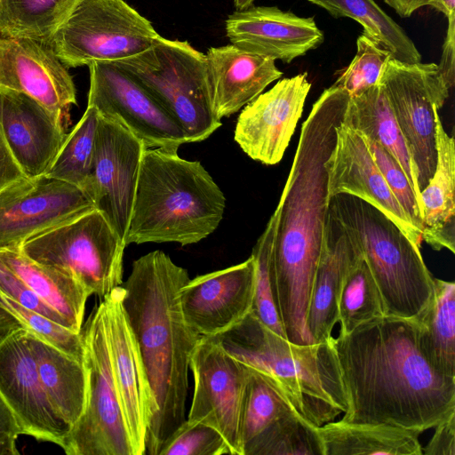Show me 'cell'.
I'll use <instances>...</instances> for the list:
<instances>
[{
    "mask_svg": "<svg viewBox=\"0 0 455 455\" xmlns=\"http://www.w3.org/2000/svg\"><path fill=\"white\" fill-rule=\"evenodd\" d=\"M331 345L347 402L341 421L422 433L455 411V378L424 356L414 319L374 318Z\"/></svg>",
    "mask_w": 455,
    "mask_h": 455,
    "instance_id": "obj_1",
    "label": "cell"
},
{
    "mask_svg": "<svg viewBox=\"0 0 455 455\" xmlns=\"http://www.w3.org/2000/svg\"><path fill=\"white\" fill-rule=\"evenodd\" d=\"M348 100L346 92L331 85L314 103L274 212L275 299L286 339L299 345L313 344L306 318L328 210L327 161Z\"/></svg>",
    "mask_w": 455,
    "mask_h": 455,
    "instance_id": "obj_2",
    "label": "cell"
},
{
    "mask_svg": "<svg viewBox=\"0 0 455 455\" xmlns=\"http://www.w3.org/2000/svg\"><path fill=\"white\" fill-rule=\"evenodd\" d=\"M188 271L162 251L136 259L124 283L123 305L135 335L156 403L145 455H157L186 419L188 369L200 339L185 322L177 298Z\"/></svg>",
    "mask_w": 455,
    "mask_h": 455,
    "instance_id": "obj_3",
    "label": "cell"
},
{
    "mask_svg": "<svg viewBox=\"0 0 455 455\" xmlns=\"http://www.w3.org/2000/svg\"><path fill=\"white\" fill-rule=\"evenodd\" d=\"M225 207L223 192L200 162L146 148L124 243H198L218 228Z\"/></svg>",
    "mask_w": 455,
    "mask_h": 455,
    "instance_id": "obj_4",
    "label": "cell"
},
{
    "mask_svg": "<svg viewBox=\"0 0 455 455\" xmlns=\"http://www.w3.org/2000/svg\"><path fill=\"white\" fill-rule=\"evenodd\" d=\"M231 356L269 377L296 411L315 427L347 409L340 373L331 345L292 343L250 312L213 337Z\"/></svg>",
    "mask_w": 455,
    "mask_h": 455,
    "instance_id": "obj_5",
    "label": "cell"
},
{
    "mask_svg": "<svg viewBox=\"0 0 455 455\" xmlns=\"http://www.w3.org/2000/svg\"><path fill=\"white\" fill-rule=\"evenodd\" d=\"M328 210L364 258L385 315L417 318L434 292V277L420 248L386 214L359 197L338 194L329 197Z\"/></svg>",
    "mask_w": 455,
    "mask_h": 455,
    "instance_id": "obj_6",
    "label": "cell"
},
{
    "mask_svg": "<svg viewBox=\"0 0 455 455\" xmlns=\"http://www.w3.org/2000/svg\"><path fill=\"white\" fill-rule=\"evenodd\" d=\"M172 116L188 142L207 139L220 125L208 76L205 53L187 41L162 36L148 50L115 62Z\"/></svg>",
    "mask_w": 455,
    "mask_h": 455,
    "instance_id": "obj_7",
    "label": "cell"
},
{
    "mask_svg": "<svg viewBox=\"0 0 455 455\" xmlns=\"http://www.w3.org/2000/svg\"><path fill=\"white\" fill-rule=\"evenodd\" d=\"M126 245L97 209L37 234L19 248L32 260L77 280L101 300L123 283Z\"/></svg>",
    "mask_w": 455,
    "mask_h": 455,
    "instance_id": "obj_8",
    "label": "cell"
},
{
    "mask_svg": "<svg viewBox=\"0 0 455 455\" xmlns=\"http://www.w3.org/2000/svg\"><path fill=\"white\" fill-rule=\"evenodd\" d=\"M81 334L86 403L62 449L68 455H134L114 378L103 300L91 314Z\"/></svg>",
    "mask_w": 455,
    "mask_h": 455,
    "instance_id": "obj_9",
    "label": "cell"
},
{
    "mask_svg": "<svg viewBox=\"0 0 455 455\" xmlns=\"http://www.w3.org/2000/svg\"><path fill=\"white\" fill-rule=\"evenodd\" d=\"M152 23L124 0H80L51 43L67 68L133 57L160 38Z\"/></svg>",
    "mask_w": 455,
    "mask_h": 455,
    "instance_id": "obj_10",
    "label": "cell"
},
{
    "mask_svg": "<svg viewBox=\"0 0 455 455\" xmlns=\"http://www.w3.org/2000/svg\"><path fill=\"white\" fill-rule=\"evenodd\" d=\"M394 117L417 170L421 191L437 162L435 111L449 97L450 89L435 63H407L389 59L379 77Z\"/></svg>",
    "mask_w": 455,
    "mask_h": 455,
    "instance_id": "obj_11",
    "label": "cell"
},
{
    "mask_svg": "<svg viewBox=\"0 0 455 455\" xmlns=\"http://www.w3.org/2000/svg\"><path fill=\"white\" fill-rule=\"evenodd\" d=\"M89 67L88 105L102 117L114 120L139 138L147 148L177 151L188 143L172 116L137 80L112 62Z\"/></svg>",
    "mask_w": 455,
    "mask_h": 455,
    "instance_id": "obj_12",
    "label": "cell"
},
{
    "mask_svg": "<svg viewBox=\"0 0 455 455\" xmlns=\"http://www.w3.org/2000/svg\"><path fill=\"white\" fill-rule=\"evenodd\" d=\"M194 392L188 420L215 428L231 455H243L240 415L250 368L214 339L201 336L189 361Z\"/></svg>",
    "mask_w": 455,
    "mask_h": 455,
    "instance_id": "obj_13",
    "label": "cell"
},
{
    "mask_svg": "<svg viewBox=\"0 0 455 455\" xmlns=\"http://www.w3.org/2000/svg\"><path fill=\"white\" fill-rule=\"evenodd\" d=\"M95 209L90 196L68 182L41 175L22 177L0 191V249Z\"/></svg>",
    "mask_w": 455,
    "mask_h": 455,
    "instance_id": "obj_14",
    "label": "cell"
},
{
    "mask_svg": "<svg viewBox=\"0 0 455 455\" xmlns=\"http://www.w3.org/2000/svg\"><path fill=\"white\" fill-rule=\"evenodd\" d=\"M146 148L119 123L100 116L87 194L124 243Z\"/></svg>",
    "mask_w": 455,
    "mask_h": 455,
    "instance_id": "obj_15",
    "label": "cell"
},
{
    "mask_svg": "<svg viewBox=\"0 0 455 455\" xmlns=\"http://www.w3.org/2000/svg\"><path fill=\"white\" fill-rule=\"evenodd\" d=\"M0 395L23 435L63 448L70 427L56 412L42 384L25 327L0 340Z\"/></svg>",
    "mask_w": 455,
    "mask_h": 455,
    "instance_id": "obj_16",
    "label": "cell"
},
{
    "mask_svg": "<svg viewBox=\"0 0 455 455\" xmlns=\"http://www.w3.org/2000/svg\"><path fill=\"white\" fill-rule=\"evenodd\" d=\"M310 88L307 73L283 78L243 108L234 139L248 156L267 165L282 160Z\"/></svg>",
    "mask_w": 455,
    "mask_h": 455,
    "instance_id": "obj_17",
    "label": "cell"
},
{
    "mask_svg": "<svg viewBox=\"0 0 455 455\" xmlns=\"http://www.w3.org/2000/svg\"><path fill=\"white\" fill-rule=\"evenodd\" d=\"M124 288H115L102 300L115 381L134 455H145L148 428L156 403L140 348L123 305Z\"/></svg>",
    "mask_w": 455,
    "mask_h": 455,
    "instance_id": "obj_18",
    "label": "cell"
},
{
    "mask_svg": "<svg viewBox=\"0 0 455 455\" xmlns=\"http://www.w3.org/2000/svg\"><path fill=\"white\" fill-rule=\"evenodd\" d=\"M51 42L0 36V85L22 92L58 116L68 128L76 90Z\"/></svg>",
    "mask_w": 455,
    "mask_h": 455,
    "instance_id": "obj_19",
    "label": "cell"
},
{
    "mask_svg": "<svg viewBox=\"0 0 455 455\" xmlns=\"http://www.w3.org/2000/svg\"><path fill=\"white\" fill-rule=\"evenodd\" d=\"M255 261H245L189 279L177 292L185 322L198 335L216 336L252 309Z\"/></svg>",
    "mask_w": 455,
    "mask_h": 455,
    "instance_id": "obj_20",
    "label": "cell"
},
{
    "mask_svg": "<svg viewBox=\"0 0 455 455\" xmlns=\"http://www.w3.org/2000/svg\"><path fill=\"white\" fill-rule=\"evenodd\" d=\"M334 149L327 161L328 196L345 193L359 197L391 219L420 248L422 233L414 227L387 184L364 136L343 124L336 129Z\"/></svg>",
    "mask_w": 455,
    "mask_h": 455,
    "instance_id": "obj_21",
    "label": "cell"
},
{
    "mask_svg": "<svg viewBox=\"0 0 455 455\" xmlns=\"http://www.w3.org/2000/svg\"><path fill=\"white\" fill-rule=\"evenodd\" d=\"M0 127L27 178L44 175L68 133L64 122L31 97L0 85Z\"/></svg>",
    "mask_w": 455,
    "mask_h": 455,
    "instance_id": "obj_22",
    "label": "cell"
},
{
    "mask_svg": "<svg viewBox=\"0 0 455 455\" xmlns=\"http://www.w3.org/2000/svg\"><path fill=\"white\" fill-rule=\"evenodd\" d=\"M225 30L231 44L284 63L317 48L324 40L313 17H300L276 6L235 10L227 18Z\"/></svg>",
    "mask_w": 455,
    "mask_h": 455,
    "instance_id": "obj_23",
    "label": "cell"
},
{
    "mask_svg": "<svg viewBox=\"0 0 455 455\" xmlns=\"http://www.w3.org/2000/svg\"><path fill=\"white\" fill-rule=\"evenodd\" d=\"M208 76L217 116H229L257 98L283 76L275 60L233 44L210 47Z\"/></svg>",
    "mask_w": 455,
    "mask_h": 455,
    "instance_id": "obj_24",
    "label": "cell"
},
{
    "mask_svg": "<svg viewBox=\"0 0 455 455\" xmlns=\"http://www.w3.org/2000/svg\"><path fill=\"white\" fill-rule=\"evenodd\" d=\"M355 252V245L327 210L306 318V328L314 344L332 338V330L339 322L338 303L344 277Z\"/></svg>",
    "mask_w": 455,
    "mask_h": 455,
    "instance_id": "obj_25",
    "label": "cell"
},
{
    "mask_svg": "<svg viewBox=\"0 0 455 455\" xmlns=\"http://www.w3.org/2000/svg\"><path fill=\"white\" fill-rule=\"evenodd\" d=\"M435 116L437 162L427 185L420 191L422 240L434 250L455 252V143L438 114Z\"/></svg>",
    "mask_w": 455,
    "mask_h": 455,
    "instance_id": "obj_26",
    "label": "cell"
},
{
    "mask_svg": "<svg viewBox=\"0 0 455 455\" xmlns=\"http://www.w3.org/2000/svg\"><path fill=\"white\" fill-rule=\"evenodd\" d=\"M0 259L46 305L65 319L70 330L81 332L85 304L91 295L77 280L32 260L21 252L19 246L0 249Z\"/></svg>",
    "mask_w": 455,
    "mask_h": 455,
    "instance_id": "obj_27",
    "label": "cell"
},
{
    "mask_svg": "<svg viewBox=\"0 0 455 455\" xmlns=\"http://www.w3.org/2000/svg\"><path fill=\"white\" fill-rule=\"evenodd\" d=\"M324 455H422L421 433L384 424L330 421L318 427Z\"/></svg>",
    "mask_w": 455,
    "mask_h": 455,
    "instance_id": "obj_28",
    "label": "cell"
},
{
    "mask_svg": "<svg viewBox=\"0 0 455 455\" xmlns=\"http://www.w3.org/2000/svg\"><path fill=\"white\" fill-rule=\"evenodd\" d=\"M342 124L375 140L396 159L408 177L422 210L416 167L378 83L359 95L349 98Z\"/></svg>",
    "mask_w": 455,
    "mask_h": 455,
    "instance_id": "obj_29",
    "label": "cell"
},
{
    "mask_svg": "<svg viewBox=\"0 0 455 455\" xmlns=\"http://www.w3.org/2000/svg\"><path fill=\"white\" fill-rule=\"evenodd\" d=\"M29 341L46 395L56 412L71 428L82 416L86 403L87 383L83 362L30 331Z\"/></svg>",
    "mask_w": 455,
    "mask_h": 455,
    "instance_id": "obj_30",
    "label": "cell"
},
{
    "mask_svg": "<svg viewBox=\"0 0 455 455\" xmlns=\"http://www.w3.org/2000/svg\"><path fill=\"white\" fill-rule=\"evenodd\" d=\"M414 320L424 356L435 371L455 378L454 282L434 277L432 299Z\"/></svg>",
    "mask_w": 455,
    "mask_h": 455,
    "instance_id": "obj_31",
    "label": "cell"
},
{
    "mask_svg": "<svg viewBox=\"0 0 455 455\" xmlns=\"http://www.w3.org/2000/svg\"><path fill=\"white\" fill-rule=\"evenodd\" d=\"M326 10L332 17L351 18L363 28V34L389 51L393 59L416 63L421 54L404 29L388 16L374 0H308Z\"/></svg>",
    "mask_w": 455,
    "mask_h": 455,
    "instance_id": "obj_32",
    "label": "cell"
},
{
    "mask_svg": "<svg viewBox=\"0 0 455 455\" xmlns=\"http://www.w3.org/2000/svg\"><path fill=\"white\" fill-rule=\"evenodd\" d=\"M80 0H0V36L51 42Z\"/></svg>",
    "mask_w": 455,
    "mask_h": 455,
    "instance_id": "obj_33",
    "label": "cell"
},
{
    "mask_svg": "<svg viewBox=\"0 0 455 455\" xmlns=\"http://www.w3.org/2000/svg\"><path fill=\"white\" fill-rule=\"evenodd\" d=\"M338 311L339 334H347L362 323L385 315L379 288L357 247L344 277Z\"/></svg>",
    "mask_w": 455,
    "mask_h": 455,
    "instance_id": "obj_34",
    "label": "cell"
},
{
    "mask_svg": "<svg viewBox=\"0 0 455 455\" xmlns=\"http://www.w3.org/2000/svg\"><path fill=\"white\" fill-rule=\"evenodd\" d=\"M293 411L296 410L280 387L269 377L250 368L240 415L243 449L267 427Z\"/></svg>",
    "mask_w": 455,
    "mask_h": 455,
    "instance_id": "obj_35",
    "label": "cell"
},
{
    "mask_svg": "<svg viewBox=\"0 0 455 455\" xmlns=\"http://www.w3.org/2000/svg\"><path fill=\"white\" fill-rule=\"evenodd\" d=\"M243 455H324V448L318 427L293 411L251 439Z\"/></svg>",
    "mask_w": 455,
    "mask_h": 455,
    "instance_id": "obj_36",
    "label": "cell"
},
{
    "mask_svg": "<svg viewBox=\"0 0 455 455\" xmlns=\"http://www.w3.org/2000/svg\"><path fill=\"white\" fill-rule=\"evenodd\" d=\"M100 115L87 108L68 136L45 176L79 187L87 193L90 184Z\"/></svg>",
    "mask_w": 455,
    "mask_h": 455,
    "instance_id": "obj_37",
    "label": "cell"
},
{
    "mask_svg": "<svg viewBox=\"0 0 455 455\" xmlns=\"http://www.w3.org/2000/svg\"><path fill=\"white\" fill-rule=\"evenodd\" d=\"M275 227V214L273 213L252 249L251 256L255 261V292L251 312L270 330L285 338L275 304L272 275L271 255Z\"/></svg>",
    "mask_w": 455,
    "mask_h": 455,
    "instance_id": "obj_38",
    "label": "cell"
},
{
    "mask_svg": "<svg viewBox=\"0 0 455 455\" xmlns=\"http://www.w3.org/2000/svg\"><path fill=\"white\" fill-rule=\"evenodd\" d=\"M391 58L389 51L363 33L357 37L352 61L332 85L346 92L349 98L357 96L378 83L385 64Z\"/></svg>",
    "mask_w": 455,
    "mask_h": 455,
    "instance_id": "obj_39",
    "label": "cell"
},
{
    "mask_svg": "<svg viewBox=\"0 0 455 455\" xmlns=\"http://www.w3.org/2000/svg\"><path fill=\"white\" fill-rule=\"evenodd\" d=\"M0 305L12 313L32 334L47 344L83 362L84 347L81 332L72 330L30 310L0 292Z\"/></svg>",
    "mask_w": 455,
    "mask_h": 455,
    "instance_id": "obj_40",
    "label": "cell"
},
{
    "mask_svg": "<svg viewBox=\"0 0 455 455\" xmlns=\"http://www.w3.org/2000/svg\"><path fill=\"white\" fill-rule=\"evenodd\" d=\"M230 451L213 427L185 419L164 442L157 455H223Z\"/></svg>",
    "mask_w": 455,
    "mask_h": 455,
    "instance_id": "obj_41",
    "label": "cell"
},
{
    "mask_svg": "<svg viewBox=\"0 0 455 455\" xmlns=\"http://www.w3.org/2000/svg\"><path fill=\"white\" fill-rule=\"evenodd\" d=\"M371 154L392 193L409 219L422 233L423 213L413 188L396 159L380 144L364 137Z\"/></svg>",
    "mask_w": 455,
    "mask_h": 455,
    "instance_id": "obj_42",
    "label": "cell"
},
{
    "mask_svg": "<svg viewBox=\"0 0 455 455\" xmlns=\"http://www.w3.org/2000/svg\"><path fill=\"white\" fill-rule=\"evenodd\" d=\"M0 292L21 306L68 328L65 319L46 305L1 259Z\"/></svg>",
    "mask_w": 455,
    "mask_h": 455,
    "instance_id": "obj_43",
    "label": "cell"
},
{
    "mask_svg": "<svg viewBox=\"0 0 455 455\" xmlns=\"http://www.w3.org/2000/svg\"><path fill=\"white\" fill-rule=\"evenodd\" d=\"M434 427L435 433L422 450V454L455 455V411L447 414Z\"/></svg>",
    "mask_w": 455,
    "mask_h": 455,
    "instance_id": "obj_44",
    "label": "cell"
},
{
    "mask_svg": "<svg viewBox=\"0 0 455 455\" xmlns=\"http://www.w3.org/2000/svg\"><path fill=\"white\" fill-rule=\"evenodd\" d=\"M20 435L23 432L15 415L0 395V455L19 454L16 442Z\"/></svg>",
    "mask_w": 455,
    "mask_h": 455,
    "instance_id": "obj_45",
    "label": "cell"
},
{
    "mask_svg": "<svg viewBox=\"0 0 455 455\" xmlns=\"http://www.w3.org/2000/svg\"><path fill=\"white\" fill-rule=\"evenodd\" d=\"M439 72L449 89L455 82V20H448L446 36L443 44Z\"/></svg>",
    "mask_w": 455,
    "mask_h": 455,
    "instance_id": "obj_46",
    "label": "cell"
},
{
    "mask_svg": "<svg viewBox=\"0 0 455 455\" xmlns=\"http://www.w3.org/2000/svg\"><path fill=\"white\" fill-rule=\"evenodd\" d=\"M22 177L24 175L10 152L0 127V191Z\"/></svg>",
    "mask_w": 455,
    "mask_h": 455,
    "instance_id": "obj_47",
    "label": "cell"
},
{
    "mask_svg": "<svg viewBox=\"0 0 455 455\" xmlns=\"http://www.w3.org/2000/svg\"><path fill=\"white\" fill-rule=\"evenodd\" d=\"M402 18L411 16L418 9L426 6L427 0H384Z\"/></svg>",
    "mask_w": 455,
    "mask_h": 455,
    "instance_id": "obj_48",
    "label": "cell"
},
{
    "mask_svg": "<svg viewBox=\"0 0 455 455\" xmlns=\"http://www.w3.org/2000/svg\"><path fill=\"white\" fill-rule=\"evenodd\" d=\"M19 327H22L20 321L0 305V340Z\"/></svg>",
    "mask_w": 455,
    "mask_h": 455,
    "instance_id": "obj_49",
    "label": "cell"
},
{
    "mask_svg": "<svg viewBox=\"0 0 455 455\" xmlns=\"http://www.w3.org/2000/svg\"><path fill=\"white\" fill-rule=\"evenodd\" d=\"M426 5L443 13L448 20H455V0H427Z\"/></svg>",
    "mask_w": 455,
    "mask_h": 455,
    "instance_id": "obj_50",
    "label": "cell"
},
{
    "mask_svg": "<svg viewBox=\"0 0 455 455\" xmlns=\"http://www.w3.org/2000/svg\"><path fill=\"white\" fill-rule=\"evenodd\" d=\"M255 0H234L235 10L246 9L253 4Z\"/></svg>",
    "mask_w": 455,
    "mask_h": 455,
    "instance_id": "obj_51",
    "label": "cell"
}]
</instances>
